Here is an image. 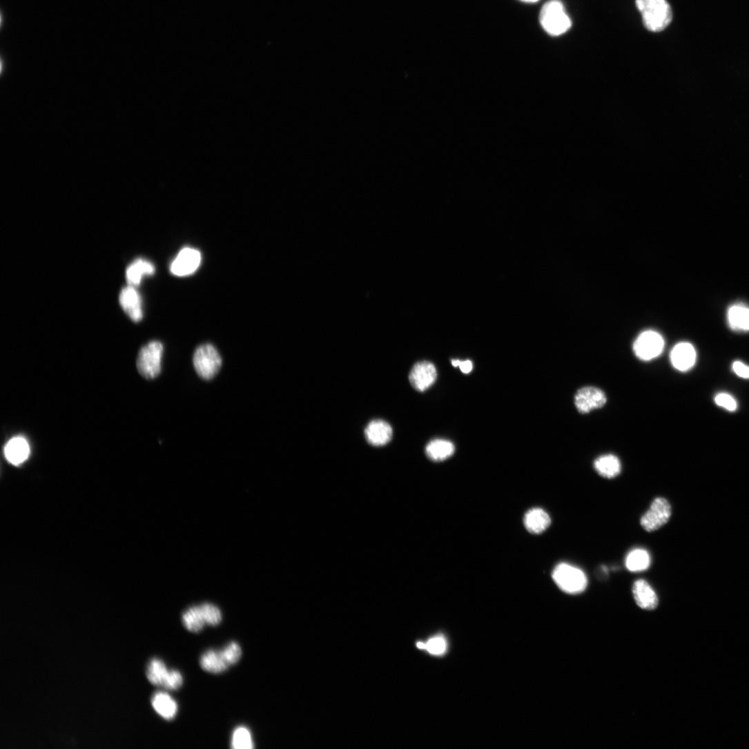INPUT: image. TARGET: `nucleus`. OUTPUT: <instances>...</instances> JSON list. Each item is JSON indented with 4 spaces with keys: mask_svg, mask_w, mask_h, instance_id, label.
Listing matches in <instances>:
<instances>
[{
    "mask_svg": "<svg viewBox=\"0 0 749 749\" xmlns=\"http://www.w3.org/2000/svg\"><path fill=\"white\" fill-rule=\"evenodd\" d=\"M644 26L650 32H661L672 21V11L667 0H636Z\"/></svg>",
    "mask_w": 749,
    "mask_h": 749,
    "instance_id": "nucleus-1",
    "label": "nucleus"
},
{
    "mask_svg": "<svg viewBox=\"0 0 749 749\" xmlns=\"http://www.w3.org/2000/svg\"><path fill=\"white\" fill-rule=\"evenodd\" d=\"M539 20L543 30L552 37L565 34L572 26L563 5L558 0H551L543 7Z\"/></svg>",
    "mask_w": 749,
    "mask_h": 749,
    "instance_id": "nucleus-2",
    "label": "nucleus"
},
{
    "mask_svg": "<svg viewBox=\"0 0 749 749\" xmlns=\"http://www.w3.org/2000/svg\"><path fill=\"white\" fill-rule=\"evenodd\" d=\"M164 351V345L159 341L149 342L140 349L137 360V368L142 377L153 380L160 375Z\"/></svg>",
    "mask_w": 749,
    "mask_h": 749,
    "instance_id": "nucleus-3",
    "label": "nucleus"
},
{
    "mask_svg": "<svg viewBox=\"0 0 749 749\" xmlns=\"http://www.w3.org/2000/svg\"><path fill=\"white\" fill-rule=\"evenodd\" d=\"M552 578L557 586L567 594L581 593L587 585L585 573L579 568L565 563L556 565L552 572Z\"/></svg>",
    "mask_w": 749,
    "mask_h": 749,
    "instance_id": "nucleus-4",
    "label": "nucleus"
},
{
    "mask_svg": "<svg viewBox=\"0 0 749 749\" xmlns=\"http://www.w3.org/2000/svg\"><path fill=\"white\" fill-rule=\"evenodd\" d=\"M193 364L197 374L202 378L209 380L215 378L220 371L222 359L213 345L205 344L196 349Z\"/></svg>",
    "mask_w": 749,
    "mask_h": 749,
    "instance_id": "nucleus-5",
    "label": "nucleus"
},
{
    "mask_svg": "<svg viewBox=\"0 0 749 749\" xmlns=\"http://www.w3.org/2000/svg\"><path fill=\"white\" fill-rule=\"evenodd\" d=\"M671 516L672 507L668 500L663 498H657L642 516L641 525L646 532H653L666 525Z\"/></svg>",
    "mask_w": 749,
    "mask_h": 749,
    "instance_id": "nucleus-6",
    "label": "nucleus"
},
{
    "mask_svg": "<svg viewBox=\"0 0 749 749\" xmlns=\"http://www.w3.org/2000/svg\"><path fill=\"white\" fill-rule=\"evenodd\" d=\"M664 346V340L659 333L647 331L641 333L634 342V351L640 360L650 361L663 352Z\"/></svg>",
    "mask_w": 749,
    "mask_h": 749,
    "instance_id": "nucleus-7",
    "label": "nucleus"
},
{
    "mask_svg": "<svg viewBox=\"0 0 749 749\" xmlns=\"http://www.w3.org/2000/svg\"><path fill=\"white\" fill-rule=\"evenodd\" d=\"M607 399L605 392L596 387H586L579 389L574 396L577 411L585 414L605 405Z\"/></svg>",
    "mask_w": 749,
    "mask_h": 749,
    "instance_id": "nucleus-8",
    "label": "nucleus"
},
{
    "mask_svg": "<svg viewBox=\"0 0 749 749\" xmlns=\"http://www.w3.org/2000/svg\"><path fill=\"white\" fill-rule=\"evenodd\" d=\"M202 262V254L194 248H184L171 265V273L179 277L188 276L195 273Z\"/></svg>",
    "mask_w": 749,
    "mask_h": 749,
    "instance_id": "nucleus-9",
    "label": "nucleus"
},
{
    "mask_svg": "<svg viewBox=\"0 0 749 749\" xmlns=\"http://www.w3.org/2000/svg\"><path fill=\"white\" fill-rule=\"evenodd\" d=\"M436 378L437 371L435 366L427 361L416 363L412 367L409 376L411 385L419 392H424L430 388Z\"/></svg>",
    "mask_w": 749,
    "mask_h": 749,
    "instance_id": "nucleus-10",
    "label": "nucleus"
},
{
    "mask_svg": "<svg viewBox=\"0 0 749 749\" xmlns=\"http://www.w3.org/2000/svg\"><path fill=\"white\" fill-rule=\"evenodd\" d=\"M119 302L123 311L134 322H139L143 318L142 298L134 286L128 285L121 289Z\"/></svg>",
    "mask_w": 749,
    "mask_h": 749,
    "instance_id": "nucleus-11",
    "label": "nucleus"
},
{
    "mask_svg": "<svg viewBox=\"0 0 749 749\" xmlns=\"http://www.w3.org/2000/svg\"><path fill=\"white\" fill-rule=\"evenodd\" d=\"M31 453L28 440L22 436L11 438L5 447V456L8 461L13 465L19 466L24 463Z\"/></svg>",
    "mask_w": 749,
    "mask_h": 749,
    "instance_id": "nucleus-12",
    "label": "nucleus"
},
{
    "mask_svg": "<svg viewBox=\"0 0 749 749\" xmlns=\"http://www.w3.org/2000/svg\"><path fill=\"white\" fill-rule=\"evenodd\" d=\"M364 435L367 442L376 447L389 443L393 438L391 426L383 420H373L365 428Z\"/></svg>",
    "mask_w": 749,
    "mask_h": 749,
    "instance_id": "nucleus-13",
    "label": "nucleus"
},
{
    "mask_svg": "<svg viewBox=\"0 0 749 749\" xmlns=\"http://www.w3.org/2000/svg\"><path fill=\"white\" fill-rule=\"evenodd\" d=\"M673 367L682 372L690 370L695 364L697 353L694 347L688 342L677 344L670 354Z\"/></svg>",
    "mask_w": 749,
    "mask_h": 749,
    "instance_id": "nucleus-14",
    "label": "nucleus"
},
{
    "mask_svg": "<svg viewBox=\"0 0 749 749\" xmlns=\"http://www.w3.org/2000/svg\"><path fill=\"white\" fill-rule=\"evenodd\" d=\"M632 591L635 601L640 608L651 611L658 607V596L647 581L644 579L636 581Z\"/></svg>",
    "mask_w": 749,
    "mask_h": 749,
    "instance_id": "nucleus-15",
    "label": "nucleus"
},
{
    "mask_svg": "<svg viewBox=\"0 0 749 749\" xmlns=\"http://www.w3.org/2000/svg\"><path fill=\"white\" fill-rule=\"evenodd\" d=\"M156 272L154 264L143 258L135 260L126 269V278L129 285L137 286L144 276L153 275Z\"/></svg>",
    "mask_w": 749,
    "mask_h": 749,
    "instance_id": "nucleus-16",
    "label": "nucleus"
},
{
    "mask_svg": "<svg viewBox=\"0 0 749 749\" xmlns=\"http://www.w3.org/2000/svg\"><path fill=\"white\" fill-rule=\"evenodd\" d=\"M454 444L444 439H434L425 447L427 457L434 462H441L451 458L455 453Z\"/></svg>",
    "mask_w": 749,
    "mask_h": 749,
    "instance_id": "nucleus-17",
    "label": "nucleus"
},
{
    "mask_svg": "<svg viewBox=\"0 0 749 749\" xmlns=\"http://www.w3.org/2000/svg\"><path fill=\"white\" fill-rule=\"evenodd\" d=\"M551 524L549 514L542 509L534 508L528 511L524 518L527 530L534 534L543 533Z\"/></svg>",
    "mask_w": 749,
    "mask_h": 749,
    "instance_id": "nucleus-18",
    "label": "nucleus"
},
{
    "mask_svg": "<svg viewBox=\"0 0 749 749\" xmlns=\"http://www.w3.org/2000/svg\"><path fill=\"white\" fill-rule=\"evenodd\" d=\"M152 704L155 711L166 720H173L177 714L178 704L168 693L157 692L153 697Z\"/></svg>",
    "mask_w": 749,
    "mask_h": 749,
    "instance_id": "nucleus-19",
    "label": "nucleus"
},
{
    "mask_svg": "<svg viewBox=\"0 0 749 749\" xmlns=\"http://www.w3.org/2000/svg\"><path fill=\"white\" fill-rule=\"evenodd\" d=\"M730 328L738 332L749 331V307L737 304L729 308L727 314Z\"/></svg>",
    "mask_w": 749,
    "mask_h": 749,
    "instance_id": "nucleus-20",
    "label": "nucleus"
},
{
    "mask_svg": "<svg viewBox=\"0 0 749 749\" xmlns=\"http://www.w3.org/2000/svg\"><path fill=\"white\" fill-rule=\"evenodd\" d=\"M594 468L599 476L607 479L616 478L622 470L620 460L614 455L598 458L594 463Z\"/></svg>",
    "mask_w": 749,
    "mask_h": 749,
    "instance_id": "nucleus-21",
    "label": "nucleus"
},
{
    "mask_svg": "<svg viewBox=\"0 0 749 749\" xmlns=\"http://www.w3.org/2000/svg\"><path fill=\"white\" fill-rule=\"evenodd\" d=\"M200 665L204 671L212 674L224 672L229 667L224 659L221 652L214 650H208L202 656Z\"/></svg>",
    "mask_w": 749,
    "mask_h": 749,
    "instance_id": "nucleus-22",
    "label": "nucleus"
},
{
    "mask_svg": "<svg viewBox=\"0 0 749 749\" xmlns=\"http://www.w3.org/2000/svg\"><path fill=\"white\" fill-rule=\"evenodd\" d=\"M184 627L192 633H199L206 625L201 605L193 606L186 610L182 616Z\"/></svg>",
    "mask_w": 749,
    "mask_h": 749,
    "instance_id": "nucleus-23",
    "label": "nucleus"
},
{
    "mask_svg": "<svg viewBox=\"0 0 749 749\" xmlns=\"http://www.w3.org/2000/svg\"><path fill=\"white\" fill-rule=\"evenodd\" d=\"M627 568L634 572L648 570L651 563L649 552L643 549H636L629 553L626 558Z\"/></svg>",
    "mask_w": 749,
    "mask_h": 749,
    "instance_id": "nucleus-24",
    "label": "nucleus"
},
{
    "mask_svg": "<svg viewBox=\"0 0 749 749\" xmlns=\"http://www.w3.org/2000/svg\"><path fill=\"white\" fill-rule=\"evenodd\" d=\"M170 670L164 662L159 659H154L149 662L146 676L150 682L157 686L164 687Z\"/></svg>",
    "mask_w": 749,
    "mask_h": 749,
    "instance_id": "nucleus-25",
    "label": "nucleus"
},
{
    "mask_svg": "<svg viewBox=\"0 0 749 749\" xmlns=\"http://www.w3.org/2000/svg\"><path fill=\"white\" fill-rule=\"evenodd\" d=\"M231 747L234 749H252L255 747L251 732L248 728L240 726L235 729L231 739Z\"/></svg>",
    "mask_w": 749,
    "mask_h": 749,
    "instance_id": "nucleus-26",
    "label": "nucleus"
},
{
    "mask_svg": "<svg viewBox=\"0 0 749 749\" xmlns=\"http://www.w3.org/2000/svg\"><path fill=\"white\" fill-rule=\"evenodd\" d=\"M417 648L426 650L429 654L434 656L443 655L447 650V643L445 639L442 636H436L429 639L426 643H417Z\"/></svg>",
    "mask_w": 749,
    "mask_h": 749,
    "instance_id": "nucleus-27",
    "label": "nucleus"
},
{
    "mask_svg": "<svg viewBox=\"0 0 749 749\" xmlns=\"http://www.w3.org/2000/svg\"><path fill=\"white\" fill-rule=\"evenodd\" d=\"M201 608L206 625L216 627L221 623L222 621V614L220 610L217 606L211 603H204L201 605Z\"/></svg>",
    "mask_w": 749,
    "mask_h": 749,
    "instance_id": "nucleus-28",
    "label": "nucleus"
},
{
    "mask_svg": "<svg viewBox=\"0 0 749 749\" xmlns=\"http://www.w3.org/2000/svg\"><path fill=\"white\" fill-rule=\"evenodd\" d=\"M220 652L224 659L229 666L238 663L242 655L241 647L235 642L230 643Z\"/></svg>",
    "mask_w": 749,
    "mask_h": 749,
    "instance_id": "nucleus-29",
    "label": "nucleus"
},
{
    "mask_svg": "<svg viewBox=\"0 0 749 749\" xmlns=\"http://www.w3.org/2000/svg\"><path fill=\"white\" fill-rule=\"evenodd\" d=\"M715 403L729 411H735L737 408L735 399L727 393H720L714 398Z\"/></svg>",
    "mask_w": 749,
    "mask_h": 749,
    "instance_id": "nucleus-30",
    "label": "nucleus"
},
{
    "mask_svg": "<svg viewBox=\"0 0 749 749\" xmlns=\"http://www.w3.org/2000/svg\"><path fill=\"white\" fill-rule=\"evenodd\" d=\"M183 684L184 678L182 674L178 670H170L164 688L171 690H177L182 688Z\"/></svg>",
    "mask_w": 749,
    "mask_h": 749,
    "instance_id": "nucleus-31",
    "label": "nucleus"
},
{
    "mask_svg": "<svg viewBox=\"0 0 749 749\" xmlns=\"http://www.w3.org/2000/svg\"><path fill=\"white\" fill-rule=\"evenodd\" d=\"M732 370L737 376L749 379V367L744 363L739 361L735 362L732 364Z\"/></svg>",
    "mask_w": 749,
    "mask_h": 749,
    "instance_id": "nucleus-32",
    "label": "nucleus"
},
{
    "mask_svg": "<svg viewBox=\"0 0 749 749\" xmlns=\"http://www.w3.org/2000/svg\"><path fill=\"white\" fill-rule=\"evenodd\" d=\"M458 367L460 368L463 373L468 374L472 371L474 369V364L471 360H460Z\"/></svg>",
    "mask_w": 749,
    "mask_h": 749,
    "instance_id": "nucleus-33",
    "label": "nucleus"
},
{
    "mask_svg": "<svg viewBox=\"0 0 749 749\" xmlns=\"http://www.w3.org/2000/svg\"><path fill=\"white\" fill-rule=\"evenodd\" d=\"M521 1L526 3H535L539 1V0H521Z\"/></svg>",
    "mask_w": 749,
    "mask_h": 749,
    "instance_id": "nucleus-34",
    "label": "nucleus"
}]
</instances>
